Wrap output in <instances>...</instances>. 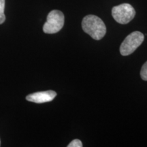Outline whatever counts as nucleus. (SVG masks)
<instances>
[{
  "label": "nucleus",
  "instance_id": "f257e3e1",
  "mask_svg": "<svg viewBox=\"0 0 147 147\" xmlns=\"http://www.w3.org/2000/svg\"><path fill=\"white\" fill-rule=\"evenodd\" d=\"M82 28L84 32L95 40L102 39L106 33V27L104 21L98 16L92 14L83 18Z\"/></svg>",
  "mask_w": 147,
  "mask_h": 147
},
{
  "label": "nucleus",
  "instance_id": "f03ea898",
  "mask_svg": "<svg viewBox=\"0 0 147 147\" xmlns=\"http://www.w3.org/2000/svg\"><path fill=\"white\" fill-rule=\"evenodd\" d=\"M65 18L63 12L54 10L50 12L47 16V22L43 26V32L45 34H56L63 28Z\"/></svg>",
  "mask_w": 147,
  "mask_h": 147
},
{
  "label": "nucleus",
  "instance_id": "7ed1b4c3",
  "mask_svg": "<svg viewBox=\"0 0 147 147\" xmlns=\"http://www.w3.org/2000/svg\"><path fill=\"white\" fill-rule=\"evenodd\" d=\"M144 40V36L140 32H134L126 37L120 47V53L123 56H127L133 53Z\"/></svg>",
  "mask_w": 147,
  "mask_h": 147
},
{
  "label": "nucleus",
  "instance_id": "20e7f679",
  "mask_svg": "<svg viewBox=\"0 0 147 147\" xmlns=\"http://www.w3.org/2000/svg\"><path fill=\"white\" fill-rule=\"evenodd\" d=\"M112 15L117 23L125 25L132 21L136 15V11L129 3H122L113 7Z\"/></svg>",
  "mask_w": 147,
  "mask_h": 147
},
{
  "label": "nucleus",
  "instance_id": "39448f33",
  "mask_svg": "<svg viewBox=\"0 0 147 147\" xmlns=\"http://www.w3.org/2000/svg\"><path fill=\"white\" fill-rule=\"evenodd\" d=\"M56 95V92L49 90V91L36 92L32 94H29L26 97V100L31 102L42 104V103L51 102L54 100Z\"/></svg>",
  "mask_w": 147,
  "mask_h": 147
},
{
  "label": "nucleus",
  "instance_id": "423d86ee",
  "mask_svg": "<svg viewBox=\"0 0 147 147\" xmlns=\"http://www.w3.org/2000/svg\"><path fill=\"white\" fill-rule=\"evenodd\" d=\"M5 0H0V25L4 23L5 16L4 14Z\"/></svg>",
  "mask_w": 147,
  "mask_h": 147
},
{
  "label": "nucleus",
  "instance_id": "0eeeda50",
  "mask_svg": "<svg viewBox=\"0 0 147 147\" xmlns=\"http://www.w3.org/2000/svg\"><path fill=\"white\" fill-rule=\"evenodd\" d=\"M140 76L142 80L147 81V61L142 65L140 71Z\"/></svg>",
  "mask_w": 147,
  "mask_h": 147
},
{
  "label": "nucleus",
  "instance_id": "6e6552de",
  "mask_svg": "<svg viewBox=\"0 0 147 147\" xmlns=\"http://www.w3.org/2000/svg\"><path fill=\"white\" fill-rule=\"evenodd\" d=\"M82 143L80 140L78 139H75L74 140L69 143L67 145V147H82Z\"/></svg>",
  "mask_w": 147,
  "mask_h": 147
},
{
  "label": "nucleus",
  "instance_id": "1a4fd4ad",
  "mask_svg": "<svg viewBox=\"0 0 147 147\" xmlns=\"http://www.w3.org/2000/svg\"><path fill=\"white\" fill-rule=\"evenodd\" d=\"M0 146H1V141H0Z\"/></svg>",
  "mask_w": 147,
  "mask_h": 147
}]
</instances>
